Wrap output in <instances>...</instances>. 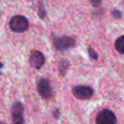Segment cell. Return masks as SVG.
<instances>
[{"label": "cell", "instance_id": "cell-10", "mask_svg": "<svg viewBox=\"0 0 124 124\" xmlns=\"http://www.w3.org/2000/svg\"><path fill=\"white\" fill-rule=\"evenodd\" d=\"M88 54H89V57L91 58V59H93V60H97L98 59V54H97V52L94 50V48L93 47H91V46H88Z\"/></svg>", "mask_w": 124, "mask_h": 124}, {"label": "cell", "instance_id": "cell-6", "mask_svg": "<svg viewBox=\"0 0 124 124\" xmlns=\"http://www.w3.org/2000/svg\"><path fill=\"white\" fill-rule=\"evenodd\" d=\"M46 58L44 54L39 50H32L29 54V64L35 69H41L45 64Z\"/></svg>", "mask_w": 124, "mask_h": 124}, {"label": "cell", "instance_id": "cell-1", "mask_svg": "<svg viewBox=\"0 0 124 124\" xmlns=\"http://www.w3.org/2000/svg\"><path fill=\"white\" fill-rule=\"evenodd\" d=\"M9 25L12 31L16 32V33H22L28 29L29 22H28V19L24 16L16 15L11 18Z\"/></svg>", "mask_w": 124, "mask_h": 124}, {"label": "cell", "instance_id": "cell-3", "mask_svg": "<svg viewBox=\"0 0 124 124\" xmlns=\"http://www.w3.org/2000/svg\"><path fill=\"white\" fill-rule=\"evenodd\" d=\"M72 93L77 99L87 100V99L91 98L94 91L88 85H75L72 88Z\"/></svg>", "mask_w": 124, "mask_h": 124}, {"label": "cell", "instance_id": "cell-8", "mask_svg": "<svg viewBox=\"0 0 124 124\" xmlns=\"http://www.w3.org/2000/svg\"><path fill=\"white\" fill-rule=\"evenodd\" d=\"M70 67V63L68 60L66 59H62L59 61V64H58V70H59V74L61 76H65L68 69Z\"/></svg>", "mask_w": 124, "mask_h": 124}, {"label": "cell", "instance_id": "cell-2", "mask_svg": "<svg viewBox=\"0 0 124 124\" xmlns=\"http://www.w3.org/2000/svg\"><path fill=\"white\" fill-rule=\"evenodd\" d=\"M53 45L55 48L59 51H64L66 49H69L76 46V40L72 37L68 36H61L57 37L55 36L53 38Z\"/></svg>", "mask_w": 124, "mask_h": 124}, {"label": "cell", "instance_id": "cell-9", "mask_svg": "<svg viewBox=\"0 0 124 124\" xmlns=\"http://www.w3.org/2000/svg\"><path fill=\"white\" fill-rule=\"evenodd\" d=\"M115 48L121 54H124V36H120L115 41Z\"/></svg>", "mask_w": 124, "mask_h": 124}, {"label": "cell", "instance_id": "cell-4", "mask_svg": "<svg viewBox=\"0 0 124 124\" xmlns=\"http://www.w3.org/2000/svg\"><path fill=\"white\" fill-rule=\"evenodd\" d=\"M37 89H38V92L41 95V97L44 98V99H49L53 95L52 87H51L50 82L47 78L40 79L39 82H38Z\"/></svg>", "mask_w": 124, "mask_h": 124}, {"label": "cell", "instance_id": "cell-13", "mask_svg": "<svg viewBox=\"0 0 124 124\" xmlns=\"http://www.w3.org/2000/svg\"><path fill=\"white\" fill-rule=\"evenodd\" d=\"M2 66H3V64H2V63H0V68H1Z\"/></svg>", "mask_w": 124, "mask_h": 124}, {"label": "cell", "instance_id": "cell-12", "mask_svg": "<svg viewBox=\"0 0 124 124\" xmlns=\"http://www.w3.org/2000/svg\"><path fill=\"white\" fill-rule=\"evenodd\" d=\"M89 1H90V3H91L94 7L100 6V4H101V2H102V0H89Z\"/></svg>", "mask_w": 124, "mask_h": 124}, {"label": "cell", "instance_id": "cell-11", "mask_svg": "<svg viewBox=\"0 0 124 124\" xmlns=\"http://www.w3.org/2000/svg\"><path fill=\"white\" fill-rule=\"evenodd\" d=\"M111 15H112V16L115 17V18H120L122 14H121V12L118 11V10H113V11L111 12Z\"/></svg>", "mask_w": 124, "mask_h": 124}, {"label": "cell", "instance_id": "cell-7", "mask_svg": "<svg viewBox=\"0 0 124 124\" xmlns=\"http://www.w3.org/2000/svg\"><path fill=\"white\" fill-rule=\"evenodd\" d=\"M23 111H24V108L20 102L14 103V105L12 107V110H11L14 123H23L24 122Z\"/></svg>", "mask_w": 124, "mask_h": 124}, {"label": "cell", "instance_id": "cell-5", "mask_svg": "<svg viewBox=\"0 0 124 124\" xmlns=\"http://www.w3.org/2000/svg\"><path fill=\"white\" fill-rule=\"evenodd\" d=\"M117 122L115 114L109 109H103L99 112L96 118V123L98 124H115Z\"/></svg>", "mask_w": 124, "mask_h": 124}]
</instances>
